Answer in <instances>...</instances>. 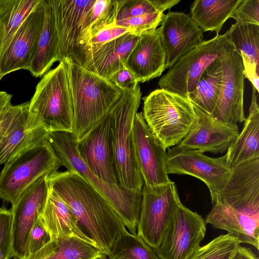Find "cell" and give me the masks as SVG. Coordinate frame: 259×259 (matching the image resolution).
<instances>
[{
    "instance_id": "6da1fadb",
    "label": "cell",
    "mask_w": 259,
    "mask_h": 259,
    "mask_svg": "<svg viewBox=\"0 0 259 259\" xmlns=\"http://www.w3.org/2000/svg\"><path fill=\"white\" fill-rule=\"evenodd\" d=\"M49 188L69 205L79 227L108 255L127 229L110 203L89 182L72 170L48 175Z\"/></svg>"
},
{
    "instance_id": "7a4b0ae2",
    "label": "cell",
    "mask_w": 259,
    "mask_h": 259,
    "mask_svg": "<svg viewBox=\"0 0 259 259\" xmlns=\"http://www.w3.org/2000/svg\"><path fill=\"white\" fill-rule=\"evenodd\" d=\"M73 111L72 134L77 141L88 134L108 113L122 91L109 79L64 59Z\"/></svg>"
},
{
    "instance_id": "3957f363",
    "label": "cell",
    "mask_w": 259,
    "mask_h": 259,
    "mask_svg": "<svg viewBox=\"0 0 259 259\" xmlns=\"http://www.w3.org/2000/svg\"><path fill=\"white\" fill-rule=\"evenodd\" d=\"M48 141L62 166L77 172L96 188L110 203L122 219L127 230L137 234L142 203V192L127 191L118 185L108 184L97 177L80 157L77 140L72 133H49Z\"/></svg>"
},
{
    "instance_id": "277c9868",
    "label": "cell",
    "mask_w": 259,
    "mask_h": 259,
    "mask_svg": "<svg viewBox=\"0 0 259 259\" xmlns=\"http://www.w3.org/2000/svg\"><path fill=\"white\" fill-rule=\"evenodd\" d=\"M122 91L109 111L115 170L120 187L141 193L144 181L135 159L132 132L142 93L139 84L134 89Z\"/></svg>"
},
{
    "instance_id": "5b68a950",
    "label": "cell",
    "mask_w": 259,
    "mask_h": 259,
    "mask_svg": "<svg viewBox=\"0 0 259 259\" xmlns=\"http://www.w3.org/2000/svg\"><path fill=\"white\" fill-rule=\"evenodd\" d=\"M143 118L165 149L178 145L195 120L192 103L176 93L157 89L144 97Z\"/></svg>"
},
{
    "instance_id": "8992f818",
    "label": "cell",
    "mask_w": 259,
    "mask_h": 259,
    "mask_svg": "<svg viewBox=\"0 0 259 259\" xmlns=\"http://www.w3.org/2000/svg\"><path fill=\"white\" fill-rule=\"evenodd\" d=\"M28 105L49 133H72L73 111L65 60L41 78Z\"/></svg>"
},
{
    "instance_id": "52a82bcc",
    "label": "cell",
    "mask_w": 259,
    "mask_h": 259,
    "mask_svg": "<svg viewBox=\"0 0 259 259\" xmlns=\"http://www.w3.org/2000/svg\"><path fill=\"white\" fill-rule=\"evenodd\" d=\"M61 166L48 140L23 151L4 163L0 173V199L14 206L34 182Z\"/></svg>"
},
{
    "instance_id": "ba28073f",
    "label": "cell",
    "mask_w": 259,
    "mask_h": 259,
    "mask_svg": "<svg viewBox=\"0 0 259 259\" xmlns=\"http://www.w3.org/2000/svg\"><path fill=\"white\" fill-rule=\"evenodd\" d=\"M225 34H217L178 60L158 81L160 89L185 97L195 89L205 70L232 46Z\"/></svg>"
},
{
    "instance_id": "9c48e42d",
    "label": "cell",
    "mask_w": 259,
    "mask_h": 259,
    "mask_svg": "<svg viewBox=\"0 0 259 259\" xmlns=\"http://www.w3.org/2000/svg\"><path fill=\"white\" fill-rule=\"evenodd\" d=\"M95 0H52L59 39V62L68 58L79 64L89 38Z\"/></svg>"
},
{
    "instance_id": "30bf717a",
    "label": "cell",
    "mask_w": 259,
    "mask_h": 259,
    "mask_svg": "<svg viewBox=\"0 0 259 259\" xmlns=\"http://www.w3.org/2000/svg\"><path fill=\"white\" fill-rule=\"evenodd\" d=\"M206 222L179 199L161 240L154 248L160 259H191L200 247Z\"/></svg>"
},
{
    "instance_id": "8fae6325",
    "label": "cell",
    "mask_w": 259,
    "mask_h": 259,
    "mask_svg": "<svg viewBox=\"0 0 259 259\" xmlns=\"http://www.w3.org/2000/svg\"><path fill=\"white\" fill-rule=\"evenodd\" d=\"M167 174L190 175L203 181L209 189L212 203L224 187L232 170L225 156L212 158L203 153L175 146L166 155Z\"/></svg>"
},
{
    "instance_id": "7c38bea8",
    "label": "cell",
    "mask_w": 259,
    "mask_h": 259,
    "mask_svg": "<svg viewBox=\"0 0 259 259\" xmlns=\"http://www.w3.org/2000/svg\"><path fill=\"white\" fill-rule=\"evenodd\" d=\"M137 234L151 247L156 248L180 199L174 182L157 186L143 185Z\"/></svg>"
},
{
    "instance_id": "4fadbf2b",
    "label": "cell",
    "mask_w": 259,
    "mask_h": 259,
    "mask_svg": "<svg viewBox=\"0 0 259 259\" xmlns=\"http://www.w3.org/2000/svg\"><path fill=\"white\" fill-rule=\"evenodd\" d=\"M135 159L144 185L154 187L171 183L166 170V151L137 112L132 132Z\"/></svg>"
},
{
    "instance_id": "5bb4252c",
    "label": "cell",
    "mask_w": 259,
    "mask_h": 259,
    "mask_svg": "<svg viewBox=\"0 0 259 259\" xmlns=\"http://www.w3.org/2000/svg\"><path fill=\"white\" fill-rule=\"evenodd\" d=\"M48 175L34 182L11 207L13 213V257L25 259L30 231L40 217L49 192Z\"/></svg>"
},
{
    "instance_id": "9a60e30c",
    "label": "cell",
    "mask_w": 259,
    "mask_h": 259,
    "mask_svg": "<svg viewBox=\"0 0 259 259\" xmlns=\"http://www.w3.org/2000/svg\"><path fill=\"white\" fill-rule=\"evenodd\" d=\"M223 76L219 100L211 114L228 123L244 122V75L242 59L232 46L222 56Z\"/></svg>"
},
{
    "instance_id": "2e32d148",
    "label": "cell",
    "mask_w": 259,
    "mask_h": 259,
    "mask_svg": "<svg viewBox=\"0 0 259 259\" xmlns=\"http://www.w3.org/2000/svg\"><path fill=\"white\" fill-rule=\"evenodd\" d=\"M192 104L194 121L189 133L177 145L203 153L227 151L239 133L237 124L219 120Z\"/></svg>"
},
{
    "instance_id": "e0dca14e",
    "label": "cell",
    "mask_w": 259,
    "mask_h": 259,
    "mask_svg": "<svg viewBox=\"0 0 259 259\" xmlns=\"http://www.w3.org/2000/svg\"><path fill=\"white\" fill-rule=\"evenodd\" d=\"M76 148L80 157L97 177L108 184L118 185L109 112L88 134L77 141Z\"/></svg>"
},
{
    "instance_id": "ac0fdd59",
    "label": "cell",
    "mask_w": 259,
    "mask_h": 259,
    "mask_svg": "<svg viewBox=\"0 0 259 259\" xmlns=\"http://www.w3.org/2000/svg\"><path fill=\"white\" fill-rule=\"evenodd\" d=\"M158 29L165 55V69L204 41L202 29L184 12L169 11Z\"/></svg>"
},
{
    "instance_id": "d6986e66",
    "label": "cell",
    "mask_w": 259,
    "mask_h": 259,
    "mask_svg": "<svg viewBox=\"0 0 259 259\" xmlns=\"http://www.w3.org/2000/svg\"><path fill=\"white\" fill-rule=\"evenodd\" d=\"M44 16V0L29 14L0 58V81L19 70H28L35 55Z\"/></svg>"
},
{
    "instance_id": "ffe728a7",
    "label": "cell",
    "mask_w": 259,
    "mask_h": 259,
    "mask_svg": "<svg viewBox=\"0 0 259 259\" xmlns=\"http://www.w3.org/2000/svg\"><path fill=\"white\" fill-rule=\"evenodd\" d=\"M29 102L19 108L0 140V164L48 140L49 132L28 110Z\"/></svg>"
},
{
    "instance_id": "44dd1931",
    "label": "cell",
    "mask_w": 259,
    "mask_h": 259,
    "mask_svg": "<svg viewBox=\"0 0 259 259\" xmlns=\"http://www.w3.org/2000/svg\"><path fill=\"white\" fill-rule=\"evenodd\" d=\"M217 198L233 208L259 215V157L232 167Z\"/></svg>"
},
{
    "instance_id": "7402d4cb",
    "label": "cell",
    "mask_w": 259,
    "mask_h": 259,
    "mask_svg": "<svg viewBox=\"0 0 259 259\" xmlns=\"http://www.w3.org/2000/svg\"><path fill=\"white\" fill-rule=\"evenodd\" d=\"M139 37L127 32L105 44L88 49L83 52L79 65L109 79L125 67L124 62Z\"/></svg>"
},
{
    "instance_id": "603a6c76",
    "label": "cell",
    "mask_w": 259,
    "mask_h": 259,
    "mask_svg": "<svg viewBox=\"0 0 259 259\" xmlns=\"http://www.w3.org/2000/svg\"><path fill=\"white\" fill-rule=\"evenodd\" d=\"M165 55L158 29L140 35L129 54L124 66L137 81L144 82L160 76L165 70Z\"/></svg>"
},
{
    "instance_id": "cb8c5ba5",
    "label": "cell",
    "mask_w": 259,
    "mask_h": 259,
    "mask_svg": "<svg viewBox=\"0 0 259 259\" xmlns=\"http://www.w3.org/2000/svg\"><path fill=\"white\" fill-rule=\"evenodd\" d=\"M205 222L214 228L226 230L240 243L259 249V215L233 208L217 198Z\"/></svg>"
},
{
    "instance_id": "d4e9b609",
    "label": "cell",
    "mask_w": 259,
    "mask_h": 259,
    "mask_svg": "<svg viewBox=\"0 0 259 259\" xmlns=\"http://www.w3.org/2000/svg\"><path fill=\"white\" fill-rule=\"evenodd\" d=\"M51 240L64 237H75L97 247L79 227L69 205L54 191L49 188L47 199L39 217Z\"/></svg>"
},
{
    "instance_id": "484cf974",
    "label": "cell",
    "mask_w": 259,
    "mask_h": 259,
    "mask_svg": "<svg viewBox=\"0 0 259 259\" xmlns=\"http://www.w3.org/2000/svg\"><path fill=\"white\" fill-rule=\"evenodd\" d=\"M240 56L244 77L259 92V25L236 22L224 33Z\"/></svg>"
},
{
    "instance_id": "4316f807",
    "label": "cell",
    "mask_w": 259,
    "mask_h": 259,
    "mask_svg": "<svg viewBox=\"0 0 259 259\" xmlns=\"http://www.w3.org/2000/svg\"><path fill=\"white\" fill-rule=\"evenodd\" d=\"M257 92L252 87L251 103L248 116L243 129L225 155L226 162L233 167L249 160L259 157V108Z\"/></svg>"
},
{
    "instance_id": "83f0119b",
    "label": "cell",
    "mask_w": 259,
    "mask_h": 259,
    "mask_svg": "<svg viewBox=\"0 0 259 259\" xmlns=\"http://www.w3.org/2000/svg\"><path fill=\"white\" fill-rule=\"evenodd\" d=\"M59 61V39L52 0H44V16L36 50L28 69L35 77L43 76Z\"/></svg>"
},
{
    "instance_id": "f1b7e54d",
    "label": "cell",
    "mask_w": 259,
    "mask_h": 259,
    "mask_svg": "<svg viewBox=\"0 0 259 259\" xmlns=\"http://www.w3.org/2000/svg\"><path fill=\"white\" fill-rule=\"evenodd\" d=\"M242 0H196L190 8V17L203 32L217 34L231 18Z\"/></svg>"
},
{
    "instance_id": "f546056e",
    "label": "cell",
    "mask_w": 259,
    "mask_h": 259,
    "mask_svg": "<svg viewBox=\"0 0 259 259\" xmlns=\"http://www.w3.org/2000/svg\"><path fill=\"white\" fill-rule=\"evenodd\" d=\"M40 0H0V58Z\"/></svg>"
},
{
    "instance_id": "4dcf8cb0",
    "label": "cell",
    "mask_w": 259,
    "mask_h": 259,
    "mask_svg": "<svg viewBox=\"0 0 259 259\" xmlns=\"http://www.w3.org/2000/svg\"><path fill=\"white\" fill-rule=\"evenodd\" d=\"M103 253L93 245L75 237L50 240L28 259H96Z\"/></svg>"
},
{
    "instance_id": "1f68e13d",
    "label": "cell",
    "mask_w": 259,
    "mask_h": 259,
    "mask_svg": "<svg viewBox=\"0 0 259 259\" xmlns=\"http://www.w3.org/2000/svg\"><path fill=\"white\" fill-rule=\"evenodd\" d=\"M222 57L206 68L194 90L187 97L192 103L210 114L219 100L223 83Z\"/></svg>"
},
{
    "instance_id": "d6a6232c",
    "label": "cell",
    "mask_w": 259,
    "mask_h": 259,
    "mask_svg": "<svg viewBox=\"0 0 259 259\" xmlns=\"http://www.w3.org/2000/svg\"><path fill=\"white\" fill-rule=\"evenodd\" d=\"M108 259H160L154 249L149 246L137 234L127 230L118 239Z\"/></svg>"
},
{
    "instance_id": "836d02e7",
    "label": "cell",
    "mask_w": 259,
    "mask_h": 259,
    "mask_svg": "<svg viewBox=\"0 0 259 259\" xmlns=\"http://www.w3.org/2000/svg\"><path fill=\"white\" fill-rule=\"evenodd\" d=\"M180 0H118L115 22L155 12H163Z\"/></svg>"
},
{
    "instance_id": "e575fe53",
    "label": "cell",
    "mask_w": 259,
    "mask_h": 259,
    "mask_svg": "<svg viewBox=\"0 0 259 259\" xmlns=\"http://www.w3.org/2000/svg\"><path fill=\"white\" fill-rule=\"evenodd\" d=\"M240 243L229 234L221 235L200 246L191 259H231Z\"/></svg>"
},
{
    "instance_id": "d590c367",
    "label": "cell",
    "mask_w": 259,
    "mask_h": 259,
    "mask_svg": "<svg viewBox=\"0 0 259 259\" xmlns=\"http://www.w3.org/2000/svg\"><path fill=\"white\" fill-rule=\"evenodd\" d=\"M117 5L118 0L95 1L91 13L89 39L100 30L114 25Z\"/></svg>"
},
{
    "instance_id": "8d00e7d4",
    "label": "cell",
    "mask_w": 259,
    "mask_h": 259,
    "mask_svg": "<svg viewBox=\"0 0 259 259\" xmlns=\"http://www.w3.org/2000/svg\"><path fill=\"white\" fill-rule=\"evenodd\" d=\"M164 16L163 12L147 14L117 21L114 25L125 28L130 32L140 36L155 30Z\"/></svg>"
},
{
    "instance_id": "74e56055",
    "label": "cell",
    "mask_w": 259,
    "mask_h": 259,
    "mask_svg": "<svg viewBox=\"0 0 259 259\" xmlns=\"http://www.w3.org/2000/svg\"><path fill=\"white\" fill-rule=\"evenodd\" d=\"M12 219L11 208L0 207V259L13 257Z\"/></svg>"
},
{
    "instance_id": "f35d334b",
    "label": "cell",
    "mask_w": 259,
    "mask_h": 259,
    "mask_svg": "<svg viewBox=\"0 0 259 259\" xmlns=\"http://www.w3.org/2000/svg\"><path fill=\"white\" fill-rule=\"evenodd\" d=\"M50 240V236L39 217L30 231L25 259H28Z\"/></svg>"
},
{
    "instance_id": "ab89813d",
    "label": "cell",
    "mask_w": 259,
    "mask_h": 259,
    "mask_svg": "<svg viewBox=\"0 0 259 259\" xmlns=\"http://www.w3.org/2000/svg\"><path fill=\"white\" fill-rule=\"evenodd\" d=\"M231 18L237 22L259 25V0H242Z\"/></svg>"
},
{
    "instance_id": "60d3db41",
    "label": "cell",
    "mask_w": 259,
    "mask_h": 259,
    "mask_svg": "<svg viewBox=\"0 0 259 259\" xmlns=\"http://www.w3.org/2000/svg\"><path fill=\"white\" fill-rule=\"evenodd\" d=\"M127 32H130V31L126 28L115 25L100 30L89 39L82 51L79 63L85 50L105 44Z\"/></svg>"
},
{
    "instance_id": "b9f144b4",
    "label": "cell",
    "mask_w": 259,
    "mask_h": 259,
    "mask_svg": "<svg viewBox=\"0 0 259 259\" xmlns=\"http://www.w3.org/2000/svg\"><path fill=\"white\" fill-rule=\"evenodd\" d=\"M109 80L121 90H133L138 84L134 74L125 67L114 73Z\"/></svg>"
},
{
    "instance_id": "7bdbcfd3",
    "label": "cell",
    "mask_w": 259,
    "mask_h": 259,
    "mask_svg": "<svg viewBox=\"0 0 259 259\" xmlns=\"http://www.w3.org/2000/svg\"><path fill=\"white\" fill-rule=\"evenodd\" d=\"M231 259H258L249 248L239 246Z\"/></svg>"
},
{
    "instance_id": "ee69618b",
    "label": "cell",
    "mask_w": 259,
    "mask_h": 259,
    "mask_svg": "<svg viewBox=\"0 0 259 259\" xmlns=\"http://www.w3.org/2000/svg\"><path fill=\"white\" fill-rule=\"evenodd\" d=\"M12 95L5 91H0V118L3 114L12 105Z\"/></svg>"
}]
</instances>
